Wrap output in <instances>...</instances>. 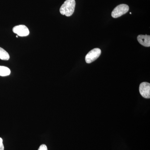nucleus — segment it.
Masks as SVG:
<instances>
[{"instance_id": "f257e3e1", "label": "nucleus", "mask_w": 150, "mask_h": 150, "mask_svg": "<svg viewBox=\"0 0 150 150\" xmlns=\"http://www.w3.org/2000/svg\"><path fill=\"white\" fill-rule=\"evenodd\" d=\"M75 6V0H67L60 8V13L67 16H71L74 12Z\"/></svg>"}, {"instance_id": "f03ea898", "label": "nucleus", "mask_w": 150, "mask_h": 150, "mask_svg": "<svg viewBox=\"0 0 150 150\" xmlns=\"http://www.w3.org/2000/svg\"><path fill=\"white\" fill-rule=\"evenodd\" d=\"M129 9V6L125 4L119 5L112 11L111 16L113 18H117L127 13Z\"/></svg>"}, {"instance_id": "7ed1b4c3", "label": "nucleus", "mask_w": 150, "mask_h": 150, "mask_svg": "<svg viewBox=\"0 0 150 150\" xmlns=\"http://www.w3.org/2000/svg\"><path fill=\"white\" fill-rule=\"evenodd\" d=\"M101 50L98 48H95L92 49L86 55V62L87 64H91L94 62L98 58H99L101 54Z\"/></svg>"}, {"instance_id": "20e7f679", "label": "nucleus", "mask_w": 150, "mask_h": 150, "mask_svg": "<svg viewBox=\"0 0 150 150\" xmlns=\"http://www.w3.org/2000/svg\"><path fill=\"white\" fill-rule=\"evenodd\" d=\"M13 31L20 36H26L29 35V30L25 25H17L13 28Z\"/></svg>"}, {"instance_id": "39448f33", "label": "nucleus", "mask_w": 150, "mask_h": 150, "mask_svg": "<svg viewBox=\"0 0 150 150\" xmlns=\"http://www.w3.org/2000/svg\"><path fill=\"white\" fill-rule=\"evenodd\" d=\"M139 92L143 97L146 98H150V84L148 82H143L140 84Z\"/></svg>"}, {"instance_id": "423d86ee", "label": "nucleus", "mask_w": 150, "mask_h": 150, "mask_svg": "<svg viewBox=\"0 0 150 150\" xmlns=\"http://www.w3.org/2000/svg\"><path fill=\"white\" fill-rule=\"evenodd\" d=\"M137 40L142 46H145V47H150V35H138L137 37Z\"/></svg>"}, {"instance_id": "0eeeda50", "label": "nucleus", "mask_w": 150, "mask_h": 150, "mask_svg": "<svg viewBox=\"0 0 150 150\" xmlns=\"http://www.w3.org/2000/svg\"><path fill=\"white\" fill-rule=\"evenodd\" d=\"M11 71L8 67L0 66V76H6L10 74Z\"/></svg>"}, {"instance_id": "6e6552de", "label": "nucleus", "mask_w": 150, "mask_h": 150, "mask_svg": "<svg viewBox=\"0 0 150 150\" xmlns=\"http://www.w3.org/2000/svg\"><path fill=\"white\" fill-rule=\"evenodd\" d=\"M10 59V56L7 51L0 47V59L1 60L7 61Z\"/></svg>"}, {"instance_id": "1a4fd4ad", "label": "nucleus", "mask_w": 150, "mask_h": 150, "mask_svg": "<svg viewBox=\"0 0 150 150\" xmlns=\"http://www.w3.org/2000/svg\"><path fill=\"white\" fill-rule=\"evenodd\" d=\"M38 150H48V149L46 145L42 144L39 147Z\"/></svg>"}, {"instance_id": "9d476101", "label": "nucleus", "mask_w": 150, "mask_h": 150, "mask_svg": "<svg viewBox=\"0 0 150 150\" xmlns=\"http://www.w3.org/2000/svg\"><path fill=\"white\" fill-rule=\"evenodd\" d=\"M0 150H4V146L3 143V139L0 138Z\"/></svg>"}, {"instance_id": "9b49d317", "label": "nucleus", "mask_w": 150, "mask_h": 150, "mask_svg": "<svg viewBox=\"0 0 150 150\" xmlns=\"http://www.w3.org/2000/svg\"><path fill=\"white\" fill-rule=\"evenodd\" d=\"M16 38H18V35H16Z\"/></svg>"}, {"instance_id": "f8f14e48", "label": "nucleus", "mask_w": 150, "mask_h": 150, "mask_svg": "<svg viewBox=\"0 0 150 150\" xmlns=\"http://www.w3.org/2000/svg\"><path fill=\"white\" fill-rule=\"evenodd\" d=\"M130 14H131V12H130Z\"/></svg>"}]
</instances>
